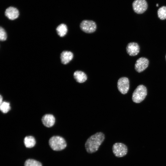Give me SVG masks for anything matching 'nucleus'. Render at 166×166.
Here are the masks:
<instances>
[{
	"label": "nucleus",
	"instance_id": "1",
	"mask_svg": "<svg viewBox=\"0 0 166 166\" xmlns=\"http://www.w3.org/2000/svg\"><path fill=\"white\" fill-rule=\"evenodd\" d=\"M105 139V135L101 132H97L90 136L85 144L87 152L92 153L97 151Z\"/></svg>",
	"mask_w": 166,
	"mask_h": 166
},
{
	"label": "nucleus",
	"instance_id": "22",
	"mask_svg": "<svg viewBox=\"0 0 166 166\" xmlns=\"http://www.w3.org/2000/svg\"><path fill=\"white\" fill-rule=\"evenodd\" d=\"M165 58H166V56H165Z\"/></svg>",
	"mask_w": 166,
	"mask_h": 166
},
{
	"label": "nucleus",
	"instance_id": "2",
	"mask_svg": "<svg viewBox=\"0 0 166 166\" xmlns=\"http://www.w3.org/2000/svg\"><path fill=\"white\" fill-rule=\"evenodd\" d=\"M49 144L51 148L56 151L63 150L67 146L65 139L59 136H53L51 137L49 140Z\"/></svg>",
	"mask_w": 166,
	"mask_h": 166
},
{
	"label": "nucleus",
	"instance_id": "17",
	"mask_svg": "<svg viewBox=\"0 0 166 166\" xmlns=\"http://www.w3.org/2000/svg\"><path fill=\"white\" fill-rule=\"evenodd\" d=\"M157 14L158 18L161 20L166 19V6H163L158 10Z\"/></svg>",
	"mask_w": 166,
	"mask_h": 166
},
{
	"label": "nucleus",
	"instance_id": "4",
	"mask_svg": "<svg viewBox=\"0 0 166 166\" xmlns=\"http://www.w3.org/2000/svg\"><path fill=\"white\" fill-rule=\"evenodd\" d=\"M112 151L114 155L117 157H121L125 156L128 152V148L124 144L116 143L112 147Z\"/></svg>",
	"mask_w": 166,
	"mask_h": 166
},
{
	"label": "nucleus",
	"instance_id": "20",
	"mask_svg": "<svg viewBox=\"0 0 166 166\" xmlns=\"http://www.w3.org/2000/svg\"><path fill=\"white\" fill-rule=\"evenodd\" d=\"M2 99H3V98H2V97L1 95L0 97V104H1L3 102Z\"/></svg>",
	"mask_w": 166,
	"mask_h": 166
},
{
	"label": "nucleus",
	"instance_id": "9",
	"mask_svg": "<svg viewBox=\"0 0 166 166\" xmlns=\"http://www.w3.org/2000/svg\"><path fill=\"white\" fill-rule=\"evenodd\" d=\"M140 49V47L138 44L134 42L129 43L126 47L127 53L131 56H135L137 55L139 52Z\"/></svg>",
	"mask_w": 166,
	"mask_h": 166
},
{
	"label": "nucleus",
	"instance_id": "11",
	"mask_svg": "<svg viewBox=\"0 0 166 166\" xmlns=\"http://www.w3.org/2000/svg\"><path fill=\"white\" fill-rule=\"evenodd\" d=\"M42 120L44 126L47 127H50L54 124L55 119L53 115L46 114L43 116Z\"/></svg>",
	"mask_w": 166,
	"mask_h": 166
},
{
	"label": "nucleus",
	"instance_id": "10",
	"mask_svg": "<svg viewBox=\"0 0 166 166\" xmlns=\"http://www.w3.org/2000/svg\"><path fill=\"white\" fill-rule=\"evenodd\" d=\"M5 15L9 19L14 20L18 17L19 12L16 8L10 6L6 9Z\"/></svg>",
	"mask_w": 166,
	"mask_h": 166
},
{
	"label": "nucleus",
	"instance_id": "16",
	"mask_svg": "<svg viewBox=\"0 0 166 166\" xmlns=\"http://www.w3.org/2000/svg\"><path fill=\"white\" fill-rule=\"evenodd\" d=\"M0 109L3 113H7L10 109V103L6 101H3L0 104Z\"/></svg>",
	"mask_w": 166,
	"mask_h": 166
},
{
	"label": "nucleus",
	"instance_id": "19",
	"mask_svg": "<svg viewBox=\"0 0 166 166\" xmlns=\"http://www.w3.org/2000/svg\"><path fill=\"white\" fill-rule=\"evenodd\" d=\"M7 38V35L5 30L2 27L0 28V40L1 41H4Z\"/></svg>",
	"mask_w": 166,
	"mask_h": 166
},
{
	"label": "nucleus",
	"instance_id": "6",
	"mask_svg": "<svg viewBox=\"0 0 166 166\" xmlns=\"http://www.w3.org/2000/svg\"><path fill=\"white\" fill-rule=\"evenodd\" d=\"M132 7L135 12L141 14L147 9V3L145 0H135L132 3Z\"/></svg>",
	"mask_w": 166,
	"mask_h": 166
},
{
	"label": "nucleus",
	"instance_id": "14",
	"mask_svg": "<svg viewBox=\"0 0 166 166\" xmlns=\"http://www.w3.org/2000/svg\"><path fill=\"white\" fill-rule=\"evenodd\" d=\"M24 142L25 146L27 148L33 147L36 144V140L32 136H26L24 138Z\"/></svg>",
	"mask_w": 166,
	"mask_h": 166
},
{
	"label": "nucleus",
	"instance_id": "7",
	"mask_svg": "<svg viewBox=\"0 0 166 166\" xmlns=\"http://www.w3.org/2000/svg\"><path fill=\"white\" fill-rule=\"evenodd\" d=\"M117 87L121 93L123 94L127 93L129 88V81L128 78L125 77L120 78L117 81Z\"/></svg>",
	"mask_w": 166,
	"mask_h": 166
},
{
	"label": "nucleus",
	"instance_id": "13",
	"mask_svg": "<svg viewBox=\"0 0 166 166\" xmlns=\"http://www.w3.org/2000/svg\"><path fill=\"white\" fill-rule=\"evenodd\" d=\"M73 77L77 82L82 83L86 81L87 77L86 74L81 71H76L73 73Z\"/></svg>",
	"mask_w": 166,
	"mask_h": 166
},
{
	"label": "nucleus",
	"instance_id": "12",
	"mask_svg": "<svg viewBox=\"0 0 166 166\" xmlns=\"http://www.w3.org/2000/svg\"><path fill=\"white\" fill-rule=\"evenodd\" d=\"M73 54L70 51H65L61 54L60 58L61 63L64 64L68 63L73 58Z\"/></svg>",
	"mask_w": 166,
	"mask_h": 166
},
{
	"label": "nucleus",
	"instance_id": "3",
	"mask_svg": "<svg viewBox=\"0 0 166 166\" xmlns=\"http://www.w3.org/2000/svg\"><path fill=\"white\" fill-rule=\"evenodd\" d=\"M147 95V90L143 85H138L133 92L132 99L135 103H138L142 101Z\"/></svg>",
	"mask_w": 166,
	"mask_h": 166
},
{
	"label": "nucleus",
	"instance_id": "18",
	"mask_svg": "<svg viewBox=\"0 0 166 166\" xmlns=\"http://www.w3.org/2000/svg\"><path fill=\"white\" fill-rule=\"evenodd\" d=\"M24 166H42L39 162L33 159H28L25 162Z\"/></svg>",
	"mask_w": 166,
	"mask_h": 166
},
{
	"label": "nucleus",
	"instance_id": "15",
	"mask_svg": "<svg viewBox=\"0 0 166 166\" xmlns=\"http://www.w3.org/2000/svg\"><path fill=\"white\" fill-rule=\"evenodd\" d=\"M67 30V26L64 24H60L56 28L57 34L61 37L65 36L66 34Z\"/></svg>",
	"mask_w": 166,
	"mask_h": 166
},
{
	"label": "nucleus",
	"instance_id": "8",
	"mask_svg": "<svg viewBox=\"0 0 166 166\" xmlns=\"http://www.w3.org/2000/svg\"><path fill=\"white\" fill-rule=\"evenodd\" d=\"M149 61L147 58L141 57L136 61L135 65V69L138 73H140L145 70L148 67Z\"/></svg>",
	"mask_w": 166,
	"mask_h": 166
},
{
	"label": "nucleus",
	"instance_id": "5",
	"mask_svg": "<svg viewBox=\"0 0 166 166\" xmlns=\"http://www.w3.org/2000/svg\"><path fill=\"white\" fill-rule=\"evenodd\" d=\"M81 30L87 33H91L96 30L97 26L95 22L93 21L84 20L80 24Z\"/></svg>",
	"mask_w": 166,
	"mask_h": 166
},
{
	"label": "nucleus",
	"instance_id": "21",
	"mask_svg": "<svg viewBox=\"0 0 166 166\" xmlns=\"http://www.w3.org/2000/svg\"><path fill=\"white\" fill-rule=\"evenodd\" d=\"M156 6H158V4H157L156 5Z\"/></svg>",
	"mask_w": 166,
	"mask_h": 166
}]
</instances>
